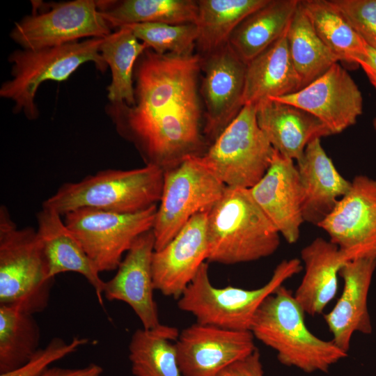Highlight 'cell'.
Segmentation results:
<instances>
[{
	"label": "cell",
	"mask_w": 376,
	"mask_h": 376,
	"mask_svg": "<svg viewBox=\"0 0 376 376\" xmlns=\"http://www.w3.org/2000/svg\"><path fill=\"white\" fill-rule=\"evenodd\" d=\"M155 239L152 229L139 236L119 264L116 274L105 281L103 297L109 301L127 304L141 321L143 329L159 327L152 262Z\"/></svg>",
	"instance_id": "17"
},
{
	"label": "cell",
	"mask_w": 376,
	"mask_h": 376,
	"mask_svg": "<svg viewBox=\"0 0 376 376\" xmlns=\"http://www.w3.org/2000/svg\"><path fill=\"white\" fill-rule=\"evenodd\" d=\"M290 56L301 88L339 61L315 32L300 1L286 33Z\"/></svg>",
	"instance_id": "29"
},
{
	"label": "cell",
	"mask_w": 376,
	"mask_h": 376,
	"mask_svg": "<svg viewBox=\"0 0 376 376\" xmlns=\"http://www.w3.org/2000/svg\"><path fill=\"white\" fill-rule=\"evenodd\" d=\"M274 152L258 125L256 106L245 104L199 159L226 187L250 189L265 174Z\"/></svg>",
	"instance_id": "8"
},
{
	"label": "cell",
	"mask_w": 376,
	"mask_h": 376,
	"mask_svg": "<svg viewBox=\"0 0 376 376\" xmlns=\"http://www.w3.org/2000/svg\"><path fill=\"white\" fill-rule=\"evenodd\" d=\"M111 27L97 9L96 1L74 0L49 3L43 13H33L16 22L10 36L23 49H40L104 38Z\"/></svg>",
	"instance_id": "11"
},
{
	"label": "cell",
	"mask_w": 376,
	"mask_h": 376,
	"mask_svg": "<svg viewBox=\"0 0 376 376\" xmlns=\"http://www.w3.org/2000/svg\"><path fill=\"white\" fill-rule=\"evenodd\" d=\"M304 274L294 297L305 313L321 314L335 297L338 276L343 263L338 246L322 237H317L301 251Z\"/></svg>",
	"instance_id": "23"
},
{
	"label": "cell",
	"mask_w": 376,
	"mask_h": 376,
	"mask_svg": "<svg viewBox=\"0 0 376 376\" xmlns=\"http://www.w3.org/2000/svg\"><path fill=\"white\" fill-rule=\"evenodd\" d=\"M104 38H91L62 45L40 49H17L8 56L12 78L3 82L0 96L15 102L13 112H23L29 120L39 116L35 96L40 85L48 80L61 81L82 64L93 62L104 72L108 65L100 47Z\"/></svg>",
	"instance_id": "7"
},
{
	"label": "cell",
	"mask_w": 376,
	"mask_h": 376,
	"mask_svg": "<svg viewBox=\"0 0 376 376\" xmlns=\"http://www.w3.org/2000/svg\"><path fill=\"white\" fill-rule=\"evenodd\" d=\"M201 57L203 76L200 95L205 107L203 134L210 146L244 107L246 64L228 43Z\"/></svg>",
	"instance_id": "13"
},
{
	"label": "cell",
	"mask_w": 376,
	"mask_h": 376,
	"mask_svg": "<svg viewBox=\"0 0 376 376\" xmlns=\"http://www.w3.org/2000/svg\"><path fill=\"white\" fill-rule=\"evenodd\" d=\"M198 54H160L147 48L134 70L135 104L109 102L107 116L146 165L168 170L209 148L203 134Z\"/></svg>",
	"instance_id": "1"
},
{
	"label": "cell",
	"mask_w": 376,
	"mask_h": 376,
	"mask_svg": "<svg viewBox=\"0 0 376 376\" xmlns=\"http://www.w3.org/2000/svg\"><path fill=\"white\" fill-rule=\"evenodd\" d=\"M375 269L376 258H360L343 263L339 271L343 281L342 293L333 308L324 315L331 340L347 353L355 332L372 333L368 296Z\"/></svg>",
	"instance_id": "19"
},
{
	"label": "cell",
	"mask_w": 376,
	"mask_h": 376,
	"mask_svg": "<svg viewBox=\"0 0 376 376\" xmlns=\"http://www.w3.org/2000/svg\"><path fill=\"white\" fill-rule=\"evenodd\" d=\"M301 88L285 33L246 64L243 104L257 105Z\"/></svg>",
	"instance_id": "24"
},
{
	"label": "cell",
	"mask_w": 376,
	"mask_h": 376,
	"mask_svg": "<svg viewBox=\"0 0 376 376\" xmlns=\"http://www.w3.org/2000/svg\"><path fill=\"white\" fill-rule=\"evenodd\" d=\"M54 279L37 230L19 229L8 208L0 207V304L13 306L33 315L49 305Z\"/></svg>",
	"instance_id": "5"
},
{
	"label": "cell",
	"mask_w": 376,
	"mask_h": 376,
	"mask_svg": "<svg viewBox=\"0 0 376 376\" xmlns=\"http://www.w3.org/2000/svg\"><path fill=\"white\" fill-rule=\"evenodd\" d=\"M164 170L152 165L130 169H106L77 182L61 185L42 206L61 215L80 208L133 214L159 202Z\"/></svg>",
	"instance_id": "4"
},
{
	"label": "cell",
	"mask_w": 376,
	"mask_h": 376,
	"mask_svg": "<svg viewBox=\"0 0 376 376\" xmlns=\"http://www.w3.org/2000/svg\"><path fill=\"white\" fill-rule=\"evenodd\" d=\"M103 368L91 363L81 368H63L52 366L41 376H102Z\"/></svg>",
	"instance_id": "37"
},
{
	"label": "cell",
	"mask_w": 376,
	"mask_h": 376,
	"mask_svg": "<svg viewBox=\"0 0 376 376\" xmlns=\"http://www.w3.org/2000/svg\"><path fill=\"white\" fill-rule=\"evenodd\" d=\"M208 212L195 214L165 246L154 251V288L163 295L178 299L207 261Z\"/></svg>",
	"instance_id": "16"
},
{
	"label": "cell",
	"mask_w": 376,
	"mask_h": 376,
	"mask_svg": "<svg viewBox=\"0 0 376 376\" xmlns=\"http://www.w3.org/2000/svg\"><path fill=\"white\" fill-rule=\"evenodd\" d=\"M157 205L133 214L80 208L64 215V223L100 272L118 268L135 240L152 229Z\"/></svg>",
	"instance_id": "10"
},
{
	"label": "cell",
	"mask_w": 376,
	"mask_h": 376,
	"mask_svg": "<svg viewBox=\"0 0 376 376\" xmlns=\"http://www.w3.org/2000/svg\"><path fill=\"white\" fill-rule=\"evenodd\" d=\"M56 210L42 207L36 215L37 233L42 244L51 278L65 272L84 276L93 288L98 302L104 304V283L100 272L79 242Z\"/></svg>",
	"instance_id": "22"
},
{
	"label": "cell",
	"mask_w": 376,
	"mask_h": 376,
	"mask_svg": "<svg viewBox=\"0 0 376 376\" xmlns=\"http://www.w3.org/2000/svg\"><path fill=\"white\" fill-rule=\"evenodd\" d=\"M268 0H198L196 47L201 56L228 43L236 27Z\"/></svg>",
	"instance_id": "28"
},
{
	"label": "cell",
	"mask_w": 376,
	"mask_h": 376,
	"mask_svg": "<svg viewBox=\"0 0 376 376\" xmlns=\"http://www.w3.org/2000/svg\"><path fill=\"white\" fill-rule=\"evenodd\" d=\"M272 100L310 113L322 121L333 134L354 125L363 112L361 92L338 62L298 91Z\"/></svg>",
	"instance_id": "15"
},
{
	"label": "cell",
	"mask_w": 376,
	"mask_h": 376,
	"mask_svg": "<svg viewBox=\"0 0 376 376\" xmlns=\"http://www.w3.org/2000/svg\"><path fill=\"white\" fill-rule=\"evenodd\" d=\"M148 48L126 26L104 38L100 52L111 71V82L107 87L109 102L135 104L134 70L139 57Z\"/></svg>",
	"instance_id": "30"
},
{
	"label": "cell",
	"mask_w": 376,
	"mask_h": 376,
	"mask_svg": "<svg viewBox=\"0 0 376 376\" xmlns=\"http://www.w3.org/2000/svg\"><path fill=\"white\" fill-rule=\"evenodd\" d=\"M302 269L301 260H283L276 265L269 280L258 288H217L210 281L207 263L205 262L178 299V306L193 315L198 323L250 331L265 299Z\"/></svg>",
	"instance_id": "6"
},
{
	"label": "cell",
	"mask_w": 376,
	"mask_h": 376,
	"mask_svg": "<svg viewBox=\"0 0 376 376\" xmlns=\"http://www.w3.org/2000/svg\"><path fill=\"white\" fill-rule=\"evenodd\" d=\"M89 341L86 338L75 337L70 342L55 337L42 348H40L22 366L0 376H41L52 364L76 352Z\"/></svg>",
	"instance_id": "34"
},
{
	"label": "cell",
	"mask_w": 376,
	"mask_h": 376,
	"mask_svg": "<svg viewBox=\"0 0 376 376\" xmlns=\"http://www.w3.org/2000/svg\"><path fill=\"white\" fill-rule=\"evenodd\" d=\"M33 315L0 304V374L22 366L40 349V329Z\"/></svg>",
	"instance_id": "32"
},
{
	"label": "cell",
	"mask_w": 376,
	"mask_h": 376,
	"mask_svg": "<svg viewBox=\"0 0 376 376\" xmlns=\"http://www.w3.org/2000/svg\"><path fill=\"white\" fill-rule=\"evenodd\" d=\"M318 226L345 262L376 258V178L354 176L348 191Z\"/></svg>",
	"instance_id": "12"
},
{
	"label": "cell",
	"mask_w": 376,
	"mask_h": 376,
	"mask_svg": "<svg viewBox=\"0 0 376 376\" xmlns=\"http://www.w3.org/2000/svg\"><path fill=\"white\" fill-rule=\"evenodd\" d=\"M297 168L304 220L318 226L348 191L351 181L338 171L320 139L306 146L303 157L297 162Z\"/></svg>",
	"instance_id": "20"
},
{
	"label": "cell",
	"mask_w": 376,
	"mask_h": 376,
	"mask_svg": "<svg viewBox=\"0 0 376 376\" xmlns=\"http://www.w3.org/2000/svg\"><path fill=\"white\" fill-rule=\"evenodd\" d=\"M301 4L318 36L339 61L357 64L368 46L330 0H304Z\"/></svg>",
	"instance_id": "31"
},
{
	"label": "cell",
	"mask_w": 376,
	"mask_h": 376,
	"mask_svg": "<svg viewBox=\"0 0 376 376\" xmlns=\"http://www.w3.org/2000/svg\"><path fill=\"white\" fill-rule=\"evenodd\" d=\"M180 369L185 376H219L256 347L250 331H233L196 322L182 330L175 341Z\"/></svg>",
	"instance_id": "14"
},
{
	"label": "cell",
	"mask_w": 376,
	"mask_h": 376,
	"mask_svg": "<svg viewBox=\"0 0 376 376\" xmlns=\"http://www.w3.org/2000/svg\"><path fill=\"white\" fill-rule=\"evenodd\" d=\"M226 186L200 160L190 156L164 171L152 231L155 251L165 246L195 214L209 211Z\"/></svg>",
	"instance_id": "9"
},
{
	"label": "cell",
	"mask_w": 376,
	"mask_h": 376,
	"mask_svg": "<svg viewBox=\"0 0 376 376\" xmlns=\"http://www.w3.org/2000/svg\"><path fill=\"white\" fill-rule=\"evenodd\" d=\"M373 126H374L375 129L376 130V117L373 120Z\"/></svg>",
	"instance_id": "39"
},
{
	"label": "cell",
	"mask_w": 376,
	"mask_h": 376,
	"mask_svg": "<svg viewBox=\"0 0 376 376\" xmlns=\"http://www.w3.org/2000/svg\"><path fill=\"white\" fill-rule=\"evenodd\" d=\"M304 314L292 291L283 285L263 302L250 331L276 352L281 363L306 373H327L347 353L311 332Z\"/></svg>",
	"instance_id": "2"
},
{
	"label": "cell",
	"mask_w": 376,
	"mask_h": 376,
	"mask_svg": "<svg viewBox=\"0 0 376 376\" xmlns=\"http://www.w3.org/2000/svg\"><path fill=\"white\" fill-rule=\"evenodd\" d=\"M148 48L160 54H194L198 37L195 24L141 23L125 25Z\"/></svg>",
	"instance_id": "33"
},
{
	"label": "cell",
	"mask_w": 376,
	"mask_h": 376,
	"mask_svg": "<svg viewBox=\"0 0 376 376\" xmlns=\"http://www.w3.org/2000/svg\"><path fill=\"white\" fill-rule=\"evenodd\" d=\"M179 331L161 324L152 329H137L132 335L129 360L134 376H185L179 367L175 341Z\"/></svg>",
	"instance_id": "27"
},
{
	"label": "cell",
	"mask_w": 376,
	"mask_h": 376,
	"mask_svg": "<svg viewBox=\"0 0 376 376\" xmlns=\"http://www.w3.org/2000/svg\"><path fill=\"white\" fill-rule=\"evenodd\" d=\"M219 376H264L258 350L228 366Z\"/></svg>",
	"instance_id": "36"
},
{
	"label": "cell",
	"mask_w": 376,
	"mask_h": 376,
	"mask_svg": "<svg viewBox=\"0 0 376 376\" xmlns=\"http://www.w3.org/2000/svg\"><path fill=\"white\" fill-rule=\"evenodd\" d=\"M256 106L258 125L273 148L297 162L311 141L333 134L318 118L297 107L272 99Z\"/></svg>",
	"instance_id": "21"
},
{
	"label": "cell",
	"mask_w": 376,
	"mask_h": 376,
	"mask_svg": "<svg viewBox=\"0 0 376 376\" xmlns=\"http://www.w3.org/2000/svg\"><path fill=\"white\" fill-rule=\"evenodd\" d=\"M366 73L369 81L376 89V50L368 47L366 56L357 61Z\"/></svg>",
	"instance_id": "38"
},
{
	"label": "cell",
	"mask_w": 376,
	"mask_h": 376,
	"mask_svg": "<svg viewBox=\"0 0 376 376\" xmlns=\"http://www.w3.org/2000/svg\"><path fill=\"white\" fill-rule=\"evenodd\" d=\"M350 26L376 50V0H330Z\"/></svg>",
	"instance_id": "35"
},
{
	"label": "cell",
	"mask_w": 376,
	"mask_h": 376,
	"mask_svg": "<svg viewBox=\"0 0 376 376\" xmlns=\"http://www.w3.org/2000/svg\"><path fill=\"white\" fill-rule=\"evenodd\" d=\"M97 9L111 28L134 24H195L198 3L194 0H101Z\"/></svg>",
	"instance_id": "26"
},
{
	"label": "cell",
	"mask_w": 376,
	"mask_h": 376,
	"mask_svg": "<svg viewBox=\"0 0 376 376\" xmlns=\"http://www.w3.org/2000/svg\"><path fill=\"white\" fill-rule=\"evenodd\" d=\"M207 261L224 265L256 261L272 255L280 234L249 189L226 187L207 214Z\"/></svg>",
	"instance_id": "3"
},
{
	"label": "cell",
	"mask_w": 376,
	"mask_h": 376,
	"mask_svg": "<svg viewBox=\"0 0 376 376\" xmlns=\"http://www.w3.org/2000/svg\"><path fill=\"white\" fill-rule=\"evenodd\" d=\"M249 189L280 235L289 244L296 243L304 220L301 188L295 161L275 150L265 174Z\"/></svg>",
	"instance_id": "18"
},
{
	"label": "cell",
	"mask_w": 376,
	"mask_h": 376,
	"mask_svg": "<svg viewBox=\"0 0 376 376\" xmlns=\"http://www.w3.org/2000/svg\"><path fill=\"white\" fill-rule=\"evenodd\" d=\"M299 0H268L233 31L228 44L246 64L283 36Z\"/></svg>",
	"instance_id": "25"
}]
</instances>
